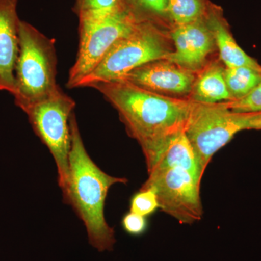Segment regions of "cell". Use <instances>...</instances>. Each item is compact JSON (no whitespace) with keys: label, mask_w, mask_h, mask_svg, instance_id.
Here are the masks:
<instances>
[{"label":"cell","mask_w":261,"mask_h":261,"mask_svg":"<svg viewBox=\"0 0 261 261\" xmlns=\"http://www.w3.org/2000/svg\"><path fill=\"white\" fill-rule=\"evenodd\" d=\"M170 36L174 49L167 60L195 73L207 64L216 48L205 15L191 23L173 25Z\"/></svg>","instance_id":"cell-10"},{"label":"cell","mask_w":261,"mask_h":261,"mask_svg":"<svg viewBox=\"0 0 261 261\" xmlns=\"http://www.w3.org/2000/svg\"><path fill=\"white\" fill-rule=\"evenodd\" d=\"M70 126L69 176L62 192L63 202L84 223L89 244L99 252L112 251L116 233L105 217L106 199L113 185L126 184L128 179L108 174L92 161L84 147L74 113L70 116Z\"/></svg>","instance_id":"cell-2"},{"label":"cell","mask_w":261,"mask_h":261,"mask_svg":"<svg viewBox=\"0 0 261 261\" xmlns=\"http://www.w3.org/2000/svg\"><path fill=\"white\" fill-rule=\"evenodd\" d=\"M247 130H261V112L247 113Z\"/></svg>","instance_id":"cell-22"},{"label":"cell","mask_w":261,"mask_h":261,"mask_svg":"<svg viewBox=\"0 0 261 261\" xmlns=\"http://www.w3.org/2000/svg\"><path fill=\"white\" fill-rule=\"evenodd\" d=\"M137 23L126 11H122L98 21L80 23V47L68 73L67 87L76 88L81 81L99 65L114 43Z\"/></svg>","instance_id":"cell-8"},{"label":"cell","mask_w":261,"mask_h":261,"mask_svg":"<svg viewBox=\"0 0 261 261\" xmlns=\"http://www.w3.org/2000/svg\"><path fill=\"white\" fill-rule=\"evenodd\" d=\"M89 87L100 92L118 111L127 133L140 145L148 172L169 141L185 130L190 99L153 93L125 80Z\"/></svg>","instance_id":"cell-1"},{"label":"cell","mask_w":261,"mask_h":261,"mask_svg":"<svg viewBox=\"0 0 261 261\" xmlns=\"http://www.w3.org/2000/svg\"><path fill=\"white\" fill-rule=\"evenodd\" d=\"M170 29L151 22H137L118 39L99 65L77 87L122 80L132 70L158 60L167 59L173 51Z\"/></svg>","instance_id":"cell-4"},{"label":"cell","mask_w":261,"mask_h":261,"mask_svg":"<svg viewBox=\"0 0 261 261\" xmlns=\"http://www.w3.org/2000/svg\"><path fill=\"white\" fill-rule=\"evenodd\" d=\"M57 64L54 40L20 20L13 97L23 112L60 89L56 82Z\"/></svg>","instance_id":"cell-3"},{"label":"cell","mask_w":261,"mask_h":261,"mask_svg":"<svg viewBox=\"0 0 261 261\" xmlns=\"http://www.w3.org/2000/svg\"><path fill=\"white\" fill-rule=\"evenodd\" d=\"M159 208L157 196L148 189H140L132 196L130 201V211L140 216H147L153 214Z\"/></svg>","instance_id":"cell-19"},{"label":"cell","mask_w":261,"mask_h":261,"mask_svg":"<svg viewBox=\"0 0 261 261\" xmlns=\"http://www.w3.org/2000/svg\"><path fill=\"white\" fill-rule=\"evenodd\" d=\"M200 182L181 168L154 170L141 189L154 192L159 209L182 224H192L203 216Z\"/></svg>","instance_id":"cell-7"},{"label":"cell","mask_w":261,"mask_h":261,"mask_svg":"<svg viewBox=\"0 0 261 261\" xmlns=\"http://www.w3.org/2000/svg\"><path fill=\"white\" fill-rule=\"evenodd\" d=\"M20 23L18 0H0V83L12 95L15 92Z\"/></svg>","instance_id":"cell-11"},{"label":"cell","mask_w":261,"mask_h":261,"mask_svg":"<svg viewBox=\"0 0 261 261\" xmlns=\"http://www.w3.org/2000/svg\"><path fill=\"white\" fill-rule=\"evenodd\" d=\"M205 19L214 35L219 59L226 68L245 66L261 71L258 62L248 56L237 43L221 6L209 2Z\"/></svg>","instance_id":"cell-12"},{"label":"cell","mask_w":261,"mask_h":261,"mask_svg":"<svg viewBox=\"0 0 261 261\" xmlns=\"http://www.w3.org/2000/svg\"><path fill=\"white\" fill-rule=\"evenodd\" d=\"M73 11L80 23H92L122 11V0H75Z\"/></svg>","instance_id":"cell-17"},{"label":"cell","mask_w":261,"mask_h":261,"mask_svg":"<svg viewBox=\"0 0 261 261\" xmlns=\"http://www.w3.org/2000/svg\"><path fill=\"white\" fill-rule=\"evenodd\" d=\"M196 73L167 59L149 62L130 71L122 80L153 93L188 99Z\"/></svg>","instance_id":"cell-9"},{"label":"cell","mask_w":261,"mask_h":261,"mask_svg":"<svg viewBox=\"0 0 261 261\" xmlns=\"http://www.w3.org/2000/svg\"><path fill=\"white\" fill-rule=\"evenodd\" d=\"M123 8L137 22H151L171 28L168 0H122Z\"/></svg>","instance_id":"cell-15"},{"label":"cell","mask_w":261,"mask_h":261,"mask_svg":"<svg viewBox=\"0 0 261 261\" xmlns=\"http://www.w3.org/2000/svg\"><path fill=\"white\" fill-rule=\"evenodd\" d=\"M121 226L128 234L137 237L146 232L148 228V222L145 216L130 211L122 218Z\"/></svg>","instance_id":"cell-21"},{"label":"cell","mask_w":261,"mask_h":261,"mask_svg":"<svg viewBox=\"0 0 261 261\" xmlns=\"http://www.w3.org/2000/svg\"><path fill=\"white\" fill-rule=\"evenodd\" d=\"M0 91H3V87H2L1 83H0Z\"/></svg>","instance_id":"cell-23"},{"label":"cell","mask_w":261,"mask_h":261,"mask_svg":"<svg viewBox=\"0 0 261 261\" xmlns=\"http://www.w3.org/2000/svg\"><path fill=\"white\" fill-rule=\"evenodd\" d=\"M226 66L221 60L207 62L196 73L195 82L188 99L204 103L225 102L231 101L224 71Z\"/></svg>","instance_id":"cell-13"},{"label":"cell","mask_w":261,"mask_h":261,"mask_svg":"<svg viewBox=\"0 0 261 261\" xmlns=\"http://www.w3.org/2000/svg\"><path fill=\"white\" fill-rule=\"evenodd\" d=\"M225 104L228 109L234 113L261 112V82L245 97L225 102Z\"/></svg>","instance_id":"cell-20"},{"label":"cell","mask_w":261,"mask_h":261,"mask_svg":"<svg viewBox=\"0 0 261 261\" xmlns=\"http://www.w3.org/2000/svg\"><path fill=\"white\" fill-rule=\"evenodd\" d=\"M75 107V101L60 88L24 111L33 130L54 159L62 192L66 189L69 176L70 119Z\"/></svg>","instance_id":"cell-6"},{"label":"cell","mask_w":261,"mask_h":261,"mask_svg":"<svg viewBox=\"0 0 261 261\" xmlns=\"http://www.w3.org/2000/svg\"><path fill=\"white\" fill-rule=\"evenodd\" d=\"M209 2L210 0H168V14L171 27L203 18Z\"/></svg>","instance_id":"cell-18"},{"label":"cell","mask_w":261,"mask_h":261,"mask_svg":"<svg viewBox=\"0 0 261 261\" xmlns=\"http://www.w3.org/2000/svg\"><path fill=\"white\" fill-rule=\"evenodd\" d=\"M224 76L231 101L245 97L261 82V71L249 67L226 68Z\"/></svg>","instance_id":"cell-16"},{"label":"cell","mask_w":261,"mask_h":261,"mask_svg":"<svg viewBox=\"0 0 261 261\" xmlns=\"http://www.w3.org/2000/svg\"><path fill=\"white\" fill-rule=\"evenodd\" d=\"M181 168L186 170L201 182L203 174L201 173L197 157L185 130L173 137L163 149L154 167V170Z\"/></svg>","instance_id":"cell-14"},{"label":"cell","mask_w":261,"mask_h":261,"mask_svg":"<svg viewBox=\"0 0 261 261\" xmlns=\"http://www.w3.org/2000/svg\"><path fill=\"white\" fill-rule=\"evenodd\" d=\"M244 130H247V113L233 112L225 102L191 100L185 133L195 151L202 174L214 154Z\"/></svg>","instance_id":"cell-5"}]
</instances>
